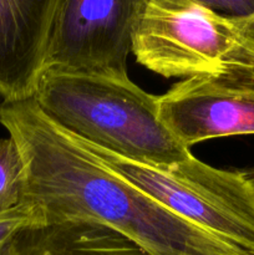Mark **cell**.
Wrapping results in <instances>:
<instances>
[{
    "label": "cell",
    "mask_w": 254,
    "mask_h": 255,
    "mask_svg": "<svg viewBox=\"0 0 254 255\" xmlns=\"http://www.w3.org/2000/svg\"><path fill=\"white\" fill-rule=\"evenodd\" d=\"M42 222L29 206H20L0 217V255H6L12 239L19 232L34 223Z\"/></svg>",
    "instance_id": "obj_10"
},
{
    "label": "cell",
    "mask_w": 254,
    "mask_h": 255,
    "mask_svg": "<svg viewBox=\"0 0 254 255\" xmlns=\"http://www.w3.org/2000/svg\"><path fill=\"white\" fill-rule=\"evenodd\" d=\"M158 117L187 148L207 139L254 134V69L229 67L183 79L158 96Z\"/></svg>",
    "instance_id": "obj_6"
},
{
    "label": "cell",
    "mask_w": 254,
    "mask_h": 255,
    "mask_svg": "<svg viewBox=\"0 0 254 255\" xmlns=\"http://www.w3.org/2000/svg\"><path fill=\"white\" fill-rule=\"evenodd\" d=\"M0 124L24 162L21 206L31 207L45 223L102 224L151 255H236L125 181L79 139L52 124L34 97L2 101Z\"/></svg>",
    "instance_id": "obj_1"
},
{
    "label": "cell",
    "mask_w": 254,
    "mask_h": 255,
    "mask_svg": "<svg viewBox=\"0 0 254 255\" xmlns=\"http://www.w3.org/2000/svg\"><path fill=\"white\" fill-rule=\"evenodd\" d=\"M56 0H0V96L34 97L44 72Z\"/></svg>",
    "instance_id": "obj_7"
},
{
    "label": "cell",
    "mask_w": 254,
    "mask_h": 255,
    "mask_svg": "<svg viewBox=\"0 0 254 255\" xmlns=\"http://www.w3.org/2000/svg\"><path fill=\"white\" fill-rule=\"evenodd\" d=\"M9 248H10V247H9ZM6 255H9V252H7V254Z\"/></svg>",
    "instance_id": "obj_13"
},
{
    "label": "cell",
    "mask_w": 254,
    "mask_h": 255,
    "mask_svg": "<svg viewBox=\"0 0 254 255\" xmlns=\"http://www.w3.org/2000/svg\"><path fill=\"white\" fill-rule=\"evenodd\" d=\"M81 143L174 216L206 232L236 255H254V186L243 169L216 168L193 154L178 163L152 166Z\"/></svg>",
    "instance_id": "obj_3"
},
{
    "label": "cell",
    "mask_w": 254,
    "mask_h": 255,
    "mask_svg": "<svg viewBox=\"0 0 254 255\" xmlns=\"http://www.w3.org/2000/svg\"><path fill=\"white\" fill-rule=\"evenodd\" d=\"M138 4L139 0H56L44 72L128 79L127 57Z\"/></svg>",
    "instance_id": "obj_5"
},
{
    "label": "cell",
    "mask_w": 254,
    "mask_h": 255,
    "mask_svg": "<svg viewBox=\"0 0 254 255\" xmlns=\"http://www.w3.org/2000/svg\"><path fill=\"white\" fill-rule=\"evenodd\" d=\"M9 255H151L124 234L92 222H39L16 234Z\"/></svg>",
    "instance_id": "obj_8"
},
{
    "label": "cell",
    "mask_w": 254,
    "mask_h": 255,
    "mask_svg": "<svg viewBox=\"0 0 254 255\" xmlns=\"http://www.w3.org/2000/svg\"><path fill=\"white\" fill-rule=\"evenodd\" d=\"M243 171H244V173H246V176L249 178V181H251L254 186V167H252V168L243 169Z\"/></svg>",
    "instance_id": "obj_12"
},
{
    "label": "cell",
    "mask_w": 254,
    "mask_h": 255,
    "mask_svg": "<svg viewBox=\"0 0 254 255\" xmlns=\"http://www.w3.org/2000/svg\"><path fill=\"white\" fill-rule=\"evenodd\" d=\"M34 100L40 111L81 142L152 166L192 156L158 117V96L129 79L44 72Z\"/></svg>",
    "instance_id": "obj_2"
},
{
    "label": "cell",
    "mask_w": 254,
    "mask_h": 255,
    "mask_svg": "<svg viewBox=\"0 0 254 255\" xmlns=\"http://www.w3.org/2000/svg\"><path fill=\"white\" fill-rule=\"evenodd\" d=\"M24 162L11 137L0 139V217L22 204Z\"/></svg>",
    "instance_id": "obj_9"
},
{
    "label": "cell",
    "mask_w": 254,
    "mask_h": 255,
    "mask_svg": "<svg viewBox=\"0 0 254 255\" xmlns=\"http://www.w3.org/2000/svg\"><path fill=\"white\" fill-rule=\"evenodd\" d=\"M241 41V60L247 67L254 69V11L247 16L232 17Z\"/></svg>",
    "instance_id": "obj_11"
},
{
    "label": "cell",
    "mask_w": 254,
    "mask_h": 255,
    "mask_svg": "<svg viewBox=\"0 0 254 255\" xmlns=\"http://www.w3.org/2000/svg\"><path fill=\"white\" fill-rule=\"evenodd\" d=\"M241 50L232 17L202 0H139L132 52L137 62L163 77L218 74Z\"/></svg>",
    "instance_id": "obj_4"
}]
</instances>
